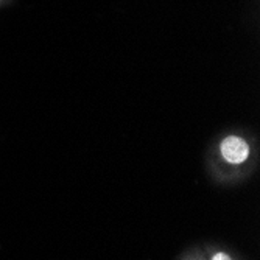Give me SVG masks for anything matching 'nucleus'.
I'll return each mask as SVG.
<instances>
[{
    "label": "nucleus",
    "mask_w": 260,
    "mask_h": 260,
    "mask_svg": "<svg viewBox=\"0 0 260 260\" xmlns=\"http://www.w3.org/2000/svg\"><path fill=\"white\" fill-rule=\"evenodd\" d=\"M221 154L231 164H242L249 156V147L243 139L237 136H229L221 144Z\"/></svg>",
    "instance_id": "f257e3e1"
},
{
    "label": "nucleus",
    "mask_w": 260,
    "mask_h": 260,
    "mask_svg": "<svg viewBox=\"0 0 260 260\" xmlns=\"http://www.w3.org/2000/svg\"><path fill=\"white\" fill-rule=\"evenodd\" d=\"M212 260H231V258H229V255H226L223 252H218V254L214 255V258H212Z\"/></svg>",
    "instance_id": "f03ea898"
}]
</instances>
